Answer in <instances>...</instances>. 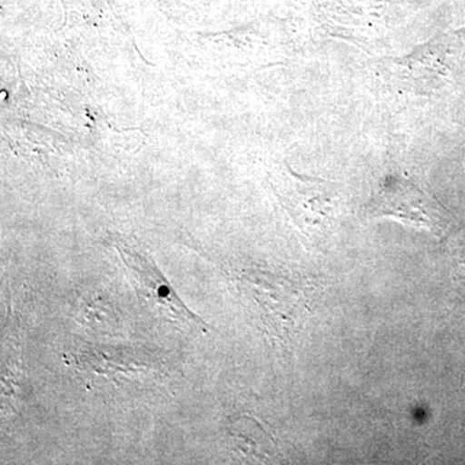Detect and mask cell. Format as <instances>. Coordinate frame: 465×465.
Returning <instances> with one entry per match:
<instances>
[{"label":"cell","instance_id":"obj_5","mask_svg":"<svg viewBox=\"0 0 465 465\" xmlns=\"http://www.w3.org/2000/svg\"><path fill=\"white\" fill-rule=\"evenodd\" d=\"M335 200V183L322 180L296 179L284 195L296 224L309 235L321 234L326 229Z\"/></svg>","mask_w":465,"mask_h":465},{"label":"cell","instance_id":"obj_3","mask_svg":"<svg viewBox=\"0 0 465 465\" xmlns=\"http://www.w3.org/2000/svg\"><path fill=\"white\" fill-rule=\"evenodd\" d=\"M367 219L394 217L405 224L439 232L449 224L448 213L439 201L411 180L387 176L372 183L371 197L362 208Z\"/></svg>","mask_w":465,"mask_h":465},{"label":"cell","instance_id":"obj_1","mask_svg":"<svg viewBox=\"0 0 465 465\" xmlns=\"http://www.w3.org/2000/svg\"><path fill=\"white\" fill-rule=\"evenodd\" d=\"M238 289L268 332L287 339L309 311L308 283L291 275L251 269L238 277Z\"/></svg>","mask_w":465,"mask_h":465},{"label":"cell","instance_id":"obj_2","mask_svg":"<svg viewBox=\"0 0 465 465\" xmlns=\"http://www.w3.org/2000/svg\"><path fill=\"white\" fill-rule=\"evenodd\" d=\"M69 363L90 381H108L124 391L148 390L168 379L166 365L143 349L116 348L78 342Z\"/></svg>","mask_w":465,"mask_h":465},{"label":"cell","instance_id":"obj_4","mask_svg":"<svg viewBox=\"0 0 465 465\" xmlns=\"http://www.w3.org/2000/svg\"><path fill=\"white\" fill-rule=\"evenodd\" d=\"M115 247L137 295L152 311L173 322L206 331V323L186 308L148 253L127 242H116Z\"/></svg>","mask_w":465,"mask_h":465},{"label":"cell","instance_id":"obj_6","mask_svg":"<svg viewBox=\"0 0 465 465\" xmlns=\"http://www.w3.org/2000/svg\"><path fill=\"white\" fill-rule=\"evenodd\" d=\"M79 321L85 322L92 329H108L115 322V313L103 296H85L79 302Z\"/></svg>","mask_w":465,"mask_h":465}]
</instances>
